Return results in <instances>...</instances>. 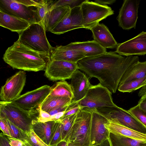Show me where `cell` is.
Listing matches in <instances>:
<instances>
[{
    "mask_svg": "<svg viewBox=\"0 0 146 146\" xmlns=\"http://www.w3.org/2000/svg\"><path fill=\"white\" fill-rule=\"evenodd\" d=\"M84 28L80 6L71 9L63 19L50 32L57 35L75 29Z\"/></svg>",
    "mask_w": 146,
    "mask_h": 146,
    "instance_id": "9a60e30c",
    "label": "cell"
},
{
    "mask_svg": "<svg viewBox=\"0 0 146 146\" xmlns=\"http://www.w3.org/2000/svg\"><path fill=\"white\" fill-rule=\"evenodd\" d=\"M84 28L90 29L102 20L114 14L108 6L86 0L80 6Z\"/></svg>",
    "mask_w": 146,
    "mask_h": 146,
    "instance_id": "52a82bcc",
    "label": "cell"
},
{
    "mask_svg": "<svg viewBox=\"0 0 146 146\" xmlns=\"http://www.w3.org/2000/svg\"><path fill=\"white\" fill-rule=\"evenodd\" d=\"M137 105L140 108L146 111V95L141 97Z\"/></svg>",
    "mask_w": 146,
    "mask_h": 146,
    "instance_id": "ee69618b",
    "label": "cell"
},
{
    "mask_svg": "<svg viewBox=\"0 0 146 146\" xmlns=\"http://www.w3.org/2000/svg\"><path fill=\"white\" fill-rule=\"evenodd\" d=\"M146 76V61L138 62L131 66L124 74L119 85Z\"/></svg>",
    "mask_w": 146,
    "mask_h": 146,
    "instance_id": "d4e9b609",
    "label": "cell"
},
{
    "mask_svg": "<svg viewBox=\"0 0 146 146\" xmlns=\"http://www.w3.org/2000/svg\"><path fill=\"white\" fill-rule=\"evenodd\" d=\"M68 143L66 141H62L59 143L57 146H67Z\"/></svg>",
    "mask_w": 146,
    "mask_h": 146,
    "instance_id": "7dc6e473",
    "label": "cell"
},
{
    "mask_svg": "<svg viewBox=\"0 0 146 146\" xmlns=\"http://www.w3.org/2000/svg\"><path fill=\"white\" fill-rule=\"evenodd\" d=\"M77 113L66 117H62L60 119L62 125V141L67 142Z\"/></svg>",
    "mask_w": 146,
    "mask_h": 146,
    "instance_id": "f1b7e54d",
    "label": "cell"
},
{
    "mask_svg": "<svg viewBox=\"0 0 146 146\" xmlns=\"http://www.w3.org/2000/svg\"><path fill=\"white\" fill-rule=\"evenodd\" d=\"M89 109L92 114L91 146H96L109 139L110 133L104 125L108 119L96 109Z\"/></svg>",
    "mask_w": 146,
    "mask_h": 146,
    "instance_id": "2e32d148",
    "label": "cell"
},
{
    "mask_svg": "<svg viewBox=\"0 0 146 146\" xmlns=\"http://www.w3.org/2000/svg\"><path fill=\"white\" fill-rule=\"evenodd\" d=\"M140 1L124 0L117 17L119 25L124 30L135 28Z\"/></svg>",
    "mask_w": 146,
    "mask_h": 146,
    "instance_id": "4fadbf2b",
    "label": "cell"
},
{
    "mask_svg": "<svg viewBox=\"0 0 146 146\" xmlns=\"http://www.w3.org/2000/svg\"><path fill=\"white\" fill-rule=\"evenodd\" d=\"M104 123L109 133L121 135L146 142V134L141 133L121 124L116 119L107 118Z\"/></svg>",
    "mask_w": 146,
    "mask_h": 146,
    "instance_id": "ac0fdd59",
    "label": "cell"
},
{
    "mask_svg": "<svg viewBox=\"0 0 146 146\" xmlns=\"http://www.w3.org/2000/svg\"><path fill=\"white\" fill-rule=\"evenodd\" d=\"M145 95H146V84L140 89L138 93L139 97H142Z\"/></svg>",
    "mask_w": 146,
    "mask_h": 146,
    "instance_id": "bcb514c9",
    "label": "cell"
},
{
    "mask_svg": "<svg viewBox=\"0 0 146 146\" xmlns=\"http://www.w3.org/2000/svg\"><path fill=\"white\" fill-rule=\"evenodd\" d=\"M13 68L29 71L44 70L50 58L21 43L17 40L8 48L3 58Z\"/></svg>",
    "mask_w": 146,
    "mask_h": 146,
    "instance_id": "7a4b0ae2",
    "label": "cell"
},
{
    "mask_svg": "<svg viewBox=\"0 0 146 146\" xmlns=\"http://www.w3.org/2000/svg\"><path fill=\"white\" fill-rule=\"evenodd\" d=\"M31 24L23 19L14 17L0 11V25L19 34L27 29Z\"/></svg>",
    "mask_w": 146,
    "mask_h": 146,
    "instance_id": "7402d4cb",
    "label": "cell"
},
{
    "mask_svg": "<svg viewBox=\"0 0 146 146\" xmlns=\"http://www.w3.org/2000/svg\"><path fill=\"white\" fill-rule=\"evenodd\" d=\"M46 31L42 24L33 23L19 34L17 40L29 48L50 58L53 47L47 39Z\"/></svg>",
    "mask_w": 146,
    "mask_h": 146,
    "instance_id": "3957f363",
    "label": "cell"
},
{
    "mask_svg": "<svg viewBox=\"0 0 146 146\" xmlns=\"http://www.w3.org/2000/svg\"><path fill=\"white\" fill-rule=\"evenodd\" d=\"M70 103H71L67 105L52 110L49 112L48 113L52 117L60 112L65 111Z\"/></svg>",
    "mask_w": 146,
    "mask_h": 146,
    "instance_id": "b9f144b4",
    "label": "cell"
},
{
    "mask_svg": "<svg viewBox=\"0 0 146 146\" xmlns=\"http://www.w3.org/2000/svg\"><path fill=\"white\" fill-rule=\"evenodd\" d=\"M0 11L26 20L31 24L38 23L36 9L20 4L15 0H0Z\"/></svg>",
    "mask_w": 146,
    "mask_h": 146,
    "instance_id": "7c38bea8",
    "label": "cell"
},
{
    "mask_svg": "<svg viewBox=\"0 0 146 146\" xmlns=\"http://www.w3.org/2000/svg\"><path fill=\"white\" fill-rule=\"evenodd\" d=\"M0 130L3 133L7 136L11 137V136L8 127L3 119L0 117Z\"/></svg>",
    "mask_w": 146,
    "mask_h": 146,
    "instance_id": "ab89813d",
    "label": "cell"
},
{
    "mask_svg": "<svg viewBox=\"0 0 146 146\" xmlns=\"http://www.w3.org/2000/svg\"><path fill=\"white\" fill-rule=\"evenodd\" d=\"M62 141V125L59 119L55 121L53 127L49 146H57Z\"/></svg>",
    "mask_w": 146,
    "mask_h": 146,
    "instance_id": "d6a6232c",
    "label": "cell"
},
{
    "mask_svg": "<svg viewBox=\"0 0 146 146\" xmlns=\"http://www.w3.org/2000/svg\"><path fill=\"white\" fill-rule=\"evenodd\" d=\"M146 84V76L119 85L117 89L122 92H131L141 88Z\"/></svg>",
    "mask_w": 146,
    "mask_h": 146,
    "instance_id": "f546056e",
    "label": "cell"
},
{
    "mask_svg": "<svg viewBox=\"0 0 146 146\" xmlns=\"http://www.w3.org/2000/svg\"><path fill=\"white\" fill-rule=\"evenodd\" d=\"M48 95L68 98L72 100L74 98L71 86L65 80L56 82L51 87V91Z\"/></svg>",
    "mask_w": 146,
    "mask_h": 146,
    "instance_id": "83f0119b",
    "label": "cell"
},
{
    "mask_svg": "<svg viewBox=\"0 0 146 146\" xmlns=\"http://www.w3.org/2000/svg\"><path fill=\"white\" fill-rule=\"evenodd\" d=\"M51 116L47 112L39 109V113L37 121L40 122L44 123L52 121Z\"/></svg>",
    "mask_w": 146,
    "mask_h": 146,
    "instance_id": "f35d334b",
    "label": "cell"
},
{
    "mask_svg": "<svg viewBox=\"0 0 146 146\" xmlns=\"http://www.w3.org/2000/svg\"><path fill=\"white\" fill-rule=\"evenodd\" d=\"M86 0H59L54 1L52 8L64 5L69 6L71 9L76 7L80 6Z\"/></svg>",
    "mask_w": 146,
    "mask_h": 146,
    "instance_id": "d590c367",
    "label": "cell"
},
{
    "mask_svg": "<svg viewBox=\"0 0 146 146\" xmlns=\"http://www.w3.org/2000/svg\"><path fill=\"white\" fill-rule=\"evenodd\" d=\"M27 134L28 139L26 141L30 146H49L40 139L32 129Z\"/></svg>",
    "mask_w": 146,
    "mask_h": 146,
    "instance_id": "e575fe53",
    "label": "cell"
},
{
    "mask_svg": "<svg viewBox=\"0 0 146 146\" xmlns=\"http://www.w3.org/2000/svg\"><path fill=\"white\" fill-rule=\"evenodd\" d=\"M0 117L3 119L7 125L11 137L19 139L23 142L27 141L26 132L15 125L8 119Z\"/></svg>",
    "mask_w": 146,
    "mask_h": 146,
    "instance_id": "4dcf8cb0",
    "label": "cell"
},
{
    "mask_svg": "<svg viewBox=\"0 0 146 146\" xmlns=\"http://www.w3.org/2000/svg\"><path fill=\"white\" fill-rule=\"evenodd\" d=\"M18 3L27 7L33 6L35 7L38 6L43 1V0H15Z\"/></svg>",
    "mask_w": 146,
    "mask_h": 146,
    "instance_id": "74e56055",
    "label": "cell"
},
{
    "mask_svg": "<svg viewBox=\"0 0 146 146\" xmlns=\"http://www.w3.org/2000/svg\"><path fill=\"white\" fill-rule=\"evenodd\" d=\"M64 47L68 49L81 51L84 53L86 57L96 56L107 52L106 48L94 40L71 42Z\"/></svg>",
    "mask_w": 146,
    "mask_h": 146,
    "instance_id": "ffe728a7",
    "label": "cell"
},
{
    "mask_svg": "<svg viewBox=\"0 0 146 146\" xmlns=\"http://www.w3.org/2000/svg\"><path fill=\"white\" fill-rule=\"evenodd\" d=\"M139 61L137 56L126 57L110 51L96 56L85 57L78 61V69L89 78H95L111 93H115L122 76Z\"/></svg>",
    "mask_w": 146,
    "mask_h": 146,
    "instance_id": "6da1fadb",
    "label": "cell"
},
{
    "mask_svg": "<svg viewBox=\"0 0 146 146\" xmlns=\"http://www.w3.org/2000/svg\"><path fill=\"white\" fill-rule=\"evenodd\" d=\"M26 79V73L23 71H20L8 78L1 88V101L11 102L18 98L25 85Z\"/></svg>",
    "mask_w": 146,
    "mask_h": 146,
    "instance_id": "8fae6325",
    "label": "cell"
},
{
    "mask_svg": "<svg viewBox=\"0 0 146 146\" xmlns=\"http://www.w3.org/2000/svg\"><path fill=\"white\" fill-rule=\"evenodd\" d=\"M78 103L83 109L117 106L113 101L112 93L100 83L91 85L85 97Z\"/></svg>",
    "mask_w": 146,
    "mask_h": 146,
    "instance_id": "8992f818",
    "label": "cell"
},
{
    "mask_svg": "<svg viewBox=\"0 0 146 146\" xmlns=\"http://www.w3.org/2000/svg\"><path fill=\"white\" fill-rule=\"evenodd\" d=\"M79 69L77 63L63 60H50L44 70V76L52 81L71 79L73 73Z\"/></svg>",
    "mask_w": 146,
    "mask_h": 146,
    "instance_id": "30bf717a",
    "label": "cell"
},
{
    "mask_svg": "<svg viewBox=\"0 0 146 146\" xmlns=\"http://www.w3.org/2000/svg\"><path fill=\"white\" fill-rule=\"evenodd\" d=\"M55 121L52 120L43 123L34 120L32 122V129L35 133L49 146L51 140L52 129Z\"/></svg>",
    "mask_w": 146,
    "mask_h": 146,
    "instance_id": "cb8c5ba5",
    "label": "cell"
},
{
    "mask_svg": "<svg viewBox=\"0 0 146 146\" xmlns=\"http://www.w3.org/2000/svg\"><path fill=\"white\" fill-rule=\"evenodd\" d=\"M83 109L78 104V102L76 103L71 102L66 110L63 116L62 117H66L74 114L77 113Z\"/></svg>",
    "mask_w": 146,
    "mask_h": 146,
    "instance_id": "8d00e7d4",
    "label": "cell"
},
{
    "mask_svg": "<svg viewBox=\"0 0 146 146\" xmlns=\"http://www.w3.org/2000/svg\"><path fill=\"white\" fill-rule=\"evenodd\" d=\"M115 52L126 56L146 54V32L142 31L133 38L119 44Z\"/></svg>",
    "mask_w": 146,
    "mask_h": 146,
    "instance_id": "5bb4252c",
    "label": "cell"
},
{
    "mask_svg": "<svg viewBox=\"0 0 146 146\" xmlns=\"http://www.w3.org/2000/svg\"><path fill=\"white\" fill-rule=\"evenodd\" d=\"M94 40L102 47L113 49L117 47L118 44L107 27L103 24H97L91 28Z\"/></svg>",
    "mask_w": 146,
    "mask_h": 146,
    "instance_id": "d6986e66",
    "label": "cell"
},
{
    "mask_svg": "<svg viewBox=\"0 0 146 146\" xmlns=\"http://www.w3.org/2000/svg\"><path fill=\"white\" fill-rule=\"evenodd\" d=\"M108 140L110 146H146V142L111 133Z\"/></svg>",
    "mask_w": 146,
    "mask_h": 146,
    "instance_id": "4316f807",
    "label": "cell"
},
{
    "mask_svg": "<svg viewBox=\"0 0 146 146\" xmlns=\"http://www.w3.org/2000/svg\"><path fill=\"white\" fill-rule=\"evenodd\" d=\"M0 117L8 119L24 131L28 132L32 129L33 121L37 120L39 113L38 109L24 110L11 102L0 101Z\"/></svg>",
    "mask_w": 146,
    "mask_h": 146,
    "instance_id": "5b68a950",
    "label": "cell"
},
{
    "mask_svg": "<svg viewBox=\"0 0 146 146\" xmlns=\"http://www.w3.org/2000/svg\"><path fill=\"white\" fill-rule=\"evenodd\" d=\"M85 57L84 53L81 51L68 49L64 46L60 45L53 47L50 55V60L77 63Z\"/></svg>",
    "mask_w": 146,
    "mask_h": 146,
    "instance_id": "44dd1931",
    "label": "cell"
},
{
    "mask_svg": "<svg viewBox=\"0 0 146 146\" xmlns=\"http://www.w3.org/2000/svg\"><path fill=\"white\" fill-rule=\"evenodd\" d=\"M23 146H30L26 141L25 142H23Z\"/></svg>",
    "mask_w": 146,
    "mask_h": 146,
    "instance_id": "c3c4849f",
    "label": "cell"
},
{
    "mask_svg": "<svg viewBox=\"0 0 146 146\" xmlns=\"http://www.w3.org/2000/svg\"><path fill=\"white\" fill-rule=\"evenodd\" d=\"M96 109L106 118L115 119L122 125L140 133L146 134V127L128 110L118 106Z\"/></svg>",
    "mask_w": 146,
    "mask_h": 146,
    "instance_id": "ba28073f",
    "label": "cell"
},
{
    "mask_svg": "<svg viewBox=\"0 0 146 146\" xmlns=\"http://www.w3.org/2000/svg\"><path fill=\"white\" fill-rule=\"evenodd\" d=\"M72 100L68 98L48 95L40 105L39 109L48 113L54 109L69 104Z\"/></svg>",
    "mask_w": 146,
    "mask_h": 146,
    "instance_id": "484cf974",
    "label": "cell"
},
{
    "mask_svg": "<svg viewBox=\"0 0 146 146\" xmlns=\"http://www.w3.org/2000/svg\"><path fill=\"white\" fill-rule=\"evenodd\" d=\"M89 78L86 74L79 69L73 73L70 84L74 95L71 102H78L85 97L91 85Z\"/></svg>",
    "mask_w": 146,
    "mask_h": 146,
    "instance_id": "e0dca14e",
    "label": "cell"
},
{
    "mask_svg": "<svg viewBox=\"0 0 146 146\" xmlns=\"http://www.w3.org/2000/svg\"><path fill=\"white\" fill-rule=\"evenodd\" d=\"M115 0H95L94 2L99 4L107 5H111L115 2Z\"/></svg>",
    "mask_w": 146,
    "mask_h": 146,
    "instance_id": "f6af8a7d",
    "label": "cell"
},
{
    "mask_svg": "<svg viewBox=\"0 0 146 146\" xmlns=\"http://www.w3.org/2000/svg\"><path fill=\"white\" fill-rule=\"evenodd\" d=\"M10 146H23V142L21 141L11 137L7 136Z\"/></svg>",
    "mask_w": 146,
    "mask_h": 146,
    "instance_id": "60d3db41",
    "label": "cell"
},
{
    "mask_svg": "<svg viewBox=\"0 0 146 146\" xmlns=\"http://www.w3.org/2000/svg\"><path fill=\"white\" fill-rule=\"evenodd\" d=\"M0 146H10L7 137L3 133L0 134Z\"/></svg>",
    "mask_w": 146,
    "mask_h": 146,
    "instance_id": "7bdbcfd3",
    "label": "cell"
},
{
    "mask_svg": "<svg viewBox=\"0 0 146 146\" xmlns=\"http://www.w3.org/2000/svg\"><path fill=\"white\" fill-rule=\"evenodd\" d=\"M71 9L67 5L52 8L46 15L44 26L46 31L50 32L61 21Z\"/></svg>",
    "mask_w": 146,
    "mask_h": 146,
    "instance_id": "603a6c76",
    "label": "cell"
},
{
    "mask_svg": "<svg viewBox=\"0 0 146 146\" xmlns=\"http://www.w3.org/2000/svg\"><path fill=\"white\" fill-rule=\"evenodd\" d=\"M92 114L84 108L77 114L67 142L75 146H91Z\"/></svg>",
    "mask_w": 146,
    "mask_h": 146,
    "instance_id": "277c9868",
    "label": "cell"
},
{
    "mask_svg": "<svg viewBox=\"0 0 146 146\" xmlns=\"http://www.w3.org/2000/svg\"><path fill=\"white\" fill-rule=\"evenodd\" d=\"M51 91V87L42 86L20 95L11 102L14 104L25 110L39 109Z\"/></svg>",
    "mask_w": 146,
    "mask_h": 146,
    "instance_id": "9c48e42d",
    "label": "cell"
},
{
    "mask_svg": "<svg viewBox=\"0 0 146 146\" xmlns=\"http://www.w3.org/2000/svg\"><path fill=\"white\" fill-rule=\"evenodd\" d=\"M128 111L146 127V111L140 108L138 105L130 108Z\"/></svg>",
    "mask_w": 146,
    "mask_h": 146,
    "instance_id": "836d02e7",
    "label": "cell"
},
{
    "mask_svg": "<svg viewBox=\"0 0 146 146\" xmlns=\"http://www.w3.org/2000/svg\"><path fill=\"white\" fill-rule=\"evenodd\" d=\"M54 2V1L52 0H43L42 3L36 7L38 22L42 24L44 26L45 17L48 11L52 9Z\"/></svg>",
    "mask_w": 146,
    "mask_h": 146,
    "instance_id": "1f68e13d",
    "label": "cell"
},
{
    "mask_svg": "<svg viewBox=\"0 0 146 146\" xmlns=\"http://www.w3.org/2000/svg\"><path fill=\"white\" fill-rule=\"evenodd\" d=\"M75 146L71 144L70 143H68V146Z\"/></svg>",
    "mask_w": 146,
    "mask_h": 146,
    "instance_id": "681fc988",
    "label": "cell"
}]
</instances>
